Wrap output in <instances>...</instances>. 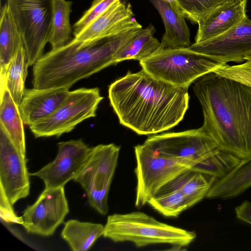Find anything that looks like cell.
Returning a JSON list of instances; mask_svg holds the SVG:
<instances>
[{
  "label": "cell",
  "mask_w": 251,
  "mask_h": 251,
  "mask_svg": "<svg viewBox=\"0 0 251 251\" xmlns=\"http://www.w3.org/2000/svg\"><path fill=\"white\" fill-rule=\"evenodd\" d=\"M110 103L120 123L140 135L167 130L177 125L188 109V88L157 79L143 69L111 83Z\"/></svg>",
  "instance_id": "1"
},
{
  "label": "cell",
  "mask_w": 251,
  "mask_h": 251,
  "mask_svg": "<svg viewBox=\"0 0 251 251\" xmlns=\"http://www.w3.org/2000/svg\"><path fill=\"white\" fill-rule=\"evenodd\" d=\"M193 88L202 109L201 127L218 148L241 159L251 156V87L211 72Z\"/></svg>",
  "instance_id": "2"
},
{
  "label": "cell",
  "mask_w": 251,
  "mask_h": 251,
  "mask_svg": "<svg viewBox=\"0 0 251 251\" xmlns=\"http://www.w3.org/2000/svg\"><path fill=\"white\" fill-rule=\"evenodd\" d=\"M139 29L87 41L72 39L64 46L51 50L33 65V88L69 89L78 80L115 64L117 50Z\"/></svg>",
  "instance_id": "3"
},
{
  "label": "cell",
  "mask_w": 251,
  "mask_h": 251,
  "mask_svg": "<svg viewBox=\"0 0 251 251\" xmlns=\"http://www.w3.org/2000/svg\"><path fill=\"white\" fill-rule=\"evenodd\" d=\"M103 236L114 242H130L138 248L153 244L186 247L196 238L195 232L157 221L140 211L108 216Z\"/></svg>",
  "instance_id": "4"
},
{
  "label": "cell",
  "mask_w": 251,
  "mask_h": 251,
  "mask_svg": "<svg viewBox=\"0 0 251 251\" xmlns=\"http://www.w3.org/2000/svg\"><path fill=\"white\" fill-rule=\"evenodd\" d=\"M142 69L152 76L172 85L188 88L200 77L222 65L188 48H160L140 61Z\"/></svg>",
  "instance_id": "5"
},
{
  "label": "cell",
  "mask_w": 251,
  "mask_h": 251,
  "mask_svg": "<svg viewBox=\"0 0 251 251\" xmlns=\"http://www.w3.org/2000/svg\"><path fill=\"white\" fill-rule=\"evenodd\" d=\"M137 179L135 205L140 208L163 187L183 172L193 169L183 160L161 155L145 145L134 147Z\"/></svg>",
  "instance_id": "6"
},
{
  "label": "cell",
  "mask_w": 251,
  "mask_h": 251,
  "mask_svg": "<svg viewBox=\"0 0 251 251\" xmlns=\"http://www.w3.org/2000/svg\"><path fill=\"white\" fill-rule=\"evenodd\" d=\"M6 3L22 36L29 65H33L49 41L51 0H7Z\"/></svg>",
  "instance_id": "7"
},
{
  "label": "cell",
  "mask_w": 251,
  "mask_h": 251,
  "mask_svg": "<svg viewBox=\"0 0 251 251\" xmlns=\"http://www.w3.org/2000/svg\"><path fill=\"white\" fill-rule=\"evenodd\" d=\"M120 151V147L113 143L92 147L87 162L73 180L84 189L90 205L102 215L108 212V194Z\"/></svg>",
  "instance_id": "8"
},
{
  "label": "cell",
  "mask_w": 251,
  "mask_h": 251,
  "mask_svg": "<svg viewBox=\"0 0 251 251\" xmlns=\"http://www.w3.org/2000/svg\"><path fill=\"white\" fill-rule=\"evenodd\" d=\"M98 88L70 91L61 105L48 117L29 126L35 138L56 136L72 131L78 124L96 115L103 99Z\"/></svg>",
  "instance_id": "9"
},
{
  "label": "cell",
  "mask_w": 251,
  "mask_h": 251,
  "mask_svg": "<svg viewBox=\"0 0 251 251\" xmlns=\"http://www.w3.org/2000/svg\"><path fill=\"white\" fill-rule=\"evenodd\" d=\"M143 144L161 155L190 163L195 170L219 148L215 139L201 127L152 136Z\"/></svg>",
  "instance_id": "10"
},
{
  "label": "cell",
  "mask_w": 251,
  "mask_h": 251,
  "mask_svg": "<svg viewBox=\"0 0 251 251\" xmlns=\"http://www.w3.org/2000/svg\"><path fill=\"white\" fill-rule=\"evenodd\" d=\"M69 212L64 187L45 188L36 201L24 210L22 226L28 233L50 236Z\"/></svg>",
  "instance_id": "11"
},
{
  "label": "cell",
  "mask_w": 251,
  "mask_h": 251,
  "mask_svg": "<svg viewBox=\"0 0 251 251\" xmlns=\"http://www.w3.org/2000/svg\"><path fill=\"white\" fill-rule=\"evenodd\" d=\"M92 148L81 139L60 142L58 143V152L55 158L29 175L42 179L46 189L64 187L80 172Z\"/></svg>",
  "instance_id": "12"
},
{
  "label": "cell",
  "mask_w": 251,
  "mask_h": 251,
  "mask_svg": "<svg viewBox=\"0 0 251 251\" xmlns=\"http://www.w3.org/2000/svg\"><path fill=\"white\" fill-rule=\"evenodd\" d=\"M188 48L221 64L244 61L251 56V20L247 16L227 31L213 38L194 43Z\"/></svg>",
  "instance_id": "13"
},
{
  "label": "cell",
  "mask_w": 251,
  "mask_h": 251,
  "mask_svg": "<svg viewBox=\"0 0 251 251\" xmlns=\"http://www.w3.org/2000/svg\"><path fill=\"white\" fill-rule=\"evenodd\" d=\"M29 176L25 157L0 125V187L12 205L29 195Z\"/></svg>",
  "instance_id": "14"
},
{
  "label": "cell",
  "mask_w": 251,
  "mask_h": 251,
  "mask_svg": "<svg viewBox=\"0 0 251 251\" xmlns=\"http://www.w3.org/2000/svg\"><path fill=\"white\" fill-rule=\"evenodd\" d=\"M142 28L134 17L131 4L121 0L111 6L73 39L87 41Z\"/></svg>",
  "instance_id": "15"
},
{
  "label": "cell",
  "mask_w": 251,
  "mask_h": 251,
  "mask_svg": "<svg viewBox=\"0 0 251 251\" xmlns=\"http://www.w3.org/2000/svg\"><path fill=\"white\" fill-rule=\"evenodd\" d=\"M70 91L67 88L25 89L18 109L24 124L28 126L53 113Z\"/></svg>",
  "instance_id": "16"
},
{
  "label": "cell",
  "mask_w": 251,
  "mask_h": 251,
  "mask_svg": "<svg viewBox=\"0 0 251 251\" xmlns=\"http://www.w3.org/2000/svg\"><path fill=\"white\" fill-rule=\"evenodd\" d=\"M247 0H226L198 23L195 42L218 36L230 30L247 17Z\"/></svg>",
  "instance_id": "17"
},
{
  "label": "cell",
  "mask_w": 251,
  "mask_h": 251,
  "mask_svg": "<svg viewBox=\"0 0 251 251\" xmlns=\"http://www.w3.org/2000/svg\"><path fill=\"white\" fill-rule=\"evenodd\" d=\"M158 11L164 25L161 49L187 48L190 46V31L175 0H149Z\"/></svg>",
  "instance_id": "18"
},
{
  "label": "cell",
  "mask_w": 251,
  "mask_h": 251,
  "mask_svg": "<svg viewBox=\"0 0 251 251\" xmlns=\"http://www.w3.org/2000/svg\"><path fill=\"white\" fill-rule=\"evenodd\" d=\"M217 179L192 169L180 174L158 193L173 190L179 191L186 198L190 208L206 197Z\"/></svg>",
  "instance_id": "19"
},
{
  "label": "cell",
  "mask_w": 251,
  "mask_h": 251,
  "mask_svg": "<svg viewBox=\"0 0 251 251\" xmlns=\"http://www.w3.org/2000/svg\"><path fill=\"white\" fill-rule=\"evenodd\" d=\"M251 187V156L240 163L224 177L217 179L206 198L227 199L236 197Z\"/></svg>",
  "instance_id": "20"
},
{
  "label": "cell",
  "mask_w": 251,
  "mask_h": 251,
  "mask_svg": "<svg viewBox=\"0 0 251 251\" xmlns=\"http://www.w3.org/2000/svg\"><path fill=\"white\" fill-rule=\"evenodd\" d=\"M24 124L18 106L5 84L0 83V125L19 151L25 157Z\"/></svg>",
  "instance_id": "21"
},
{
  "label": "cell",
  "mask_w": 251,
  "mask_h": 251,
  "mask_svg": "<svg viewBox=\"0 0 251 251\" xmlns=\"http://www.w3.org/2000/svg\"><path fill=\"white\" fill-rule=\"evenodd\" d=\"M0 79H3L11 60L24 43L6 3L0 7Z\"/></svg>",
  "instance_id": "22"
},
{
  "label": "cell",
  "mask_w": 251,
  "mask_h": 251,
  "mask_svg": "<svg viewBox=\"0 0 251 251\" xmlns=\"http://www.w3.org/2000/svg\"><path fill=\"white\" fill-rule=\"evenodd\" d=\"M155 32L151 25L140 29L117 50L114 58L115 64L129 59L141 61L159 49L161 43L154 36Z\"/></svg>",
  "instance_id": "23"
},
{
  "label": "cell",
  "mask_w": 251,
  "mask_h": 251,
  "mask_svg": "<svg viewBox=\"0 0 251 251\" xmlns=\"http://www.w3.org/2000/svg\"><path fill=\"white\" fill-rule=\"evenodd\" d=\"M104 226L100 224L70 220L65 223L61 236L72 251H86L103 236Z\"/></svg>",
  "instance_id": "24"
},
{
  "label": "cell",
  "mask_w": 251,
  "mask_h": 251,
  "mask_svg": "<svg viewBox=\"0 0 251 251\" xmlns=\"http://www.w3.org/2000/svg\"><path fill=\"white\" fill-rule=\"evenodd\" d=\"M72 2L66 0H51L52 20L49 42L51 50L59 48L71 40L70 15Z\"/></svg>",
  "instance_id": "25"
},
{
  "label": "cell",
  "mask_w": 251,
  "mask_h": 251,
  "mask_svg": "<svg viewBox=\"0 0 251 251\" xmlns=\"http://www.w3.org/2000/svg\"><path fill=\"white\" fill-rule=\"evenodd\" d=\"M29 66L25 50L23 46L11 60L5 77L0 79V83L5 84L18 106L25 94V83Z\"/></svg>",
  "instance_id": "26"
},
{
  "label": "cell",
  "mask_w": 251,
  "mask_h": 251,
  "mask_svg": "<svg viewBox=\"0 0 251 251\" xmlns=\"http://www.w3.org/2000/svg\"><path fill=\"white\" fill-rule=\"evenodd\" d=\"M148 203L167 217H177L189 208L184 195L179 191L176 190L158 193L149 201Z\"/></svg>",
  "instance_id": "27"
},
{
  "label": "cell",
  "mask_w": 251,
  "mask_h": 251,
  "mask_svg": "<svg viewBox=\"0 0 251 251\" xmlns=\"http://www.w3.org/2000/svg\"><path fill=\"white\" fill-rule=\"evenodd\" d=\"M226 0H175L186 19L198 24Z\"/></svg>",
  "instance_id": "28"
},
{
  "label": "cell",
  "mask_w": 251,
  "mask_h": 251,
  "mask_svg": "<svg viewBox=\"0 0 251 251\" xmlns=\"http://www.w3.org/2000/svg\"><path fill=\"white\" fill-rule=\"evenodd\" d=\"M121 0H94L90 7L73 25L74 37L104 13L111 6Z\"/></svg>",
  "instance_id": "29"
},
{
  "label": "cell",
  "mask_w": 251,
  "mask_h": 251,
  "mask_svg": "<svg viewBox=\"0 0 251 251\" xmlns=\"http://www.w3.org/2000/svg\"><path fill=\"white\" fill-rule=\"evenodd\" d=\"M217 75L233 79L251 87V56L242 64L235 65L222 64L213 70Z\"/></svg>",
  "instance_id": "30"
},
{
  "label": "cell",
  "mask_w": 251,
  "mask_h": 251,
  "mask_svg": "<svg viewBox=\"0 0 251 251\" xmlns=\"http://www.w3.org/2000/svg\"><path fill=\"white\" fill-rule=\"evenodd\" d=\"M12 204L8 200L4 190L0 187V217L4 222L23 225V217H18L15 213Z\"/></svg>",
  "instance_id": "31"
},
{
  "label": "cell",
  "mask_w": 251,
  "mask_h": 251,
  "mask_svg": "<svg viewBox=\"0 0 251 251\" xmlns=\"http://www.w3.org/2000/svg\"><path fill=\"white\" fill-rule=\"evenodd\" d=\"M236 217L251 225V202L248 201H244L235 209Z\"/></svg>",
  "instance_id": "32"
}]
</instances>
